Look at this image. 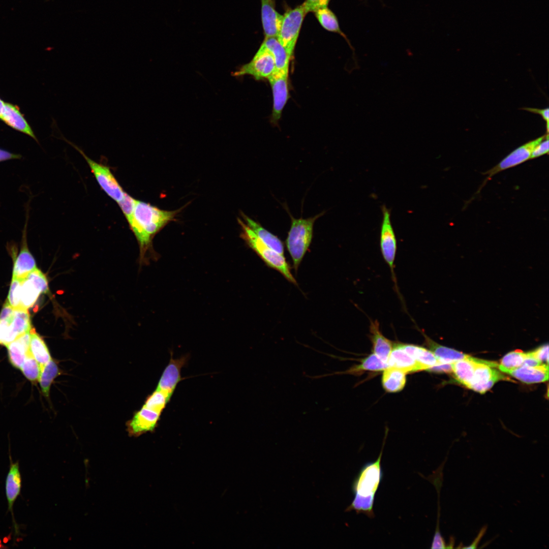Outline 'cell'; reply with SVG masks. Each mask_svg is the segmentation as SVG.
Returning <instances> with one entry per match:
<instances>
[{
	"instance_id": "cell-43",
	"label": "cell",
	"mask_w": 549,
	"mask_h": 549,
	"mask_svg": "<svg viewBox=\"0 0 549 549\" xmlns=\"http://www.w3.org/2000/svg\"><path fill=\"white\" fill-rule=\"evenodd\" d=\"M522 109H524L525 110H526V111H529V112H532V113H535V114H539L542 117V118L546 121V131H547V133H548V130H549V129H548V126H549V125H548V122H549L548 121V119H549V116H548V110H549V109H548V108L541 109L534 108L526 107V108H523Z\"/></svg>"
},
{
	"instance_id": "cell-16",
	"label": "cell",
	"mask_w": 549,
	"mask_h": 549,
	"mask_svg": "<svg viewBox=\"0 0 549 549\" xmlns=\"http://www.w3.org/2000/svg\"><path fill=\"white\" fill-rule=\"evenodd\" d=\"M261 19L265 38L277 37L283 15L275 9V0H261Z\"/></svg>"
},
{
	"instance_id": "cell-17",
	"label": "cell",
	"mask_w": 549,
	"mask_h": 549,
	"mask_svg": "<svg viewBox=\"0 0 549 549\" xmlns=\"http://www.w3.org/2000/svg\"><path fill=\"white\" fill-rule=\"evenodd\" d=\"M0 119L9 126L29 136L38 141L32 129L17 106L5 102L0 115Z\"/></svg>"
},
{
	"instance_id": "cell-1",
	"label": "cell",
	"mask_w": 549,
	"mask_h": 549,
	"mask_svg": "<svg viewBox=\"0 0 549 549\" xmlns=\"http://www.w3.org/2000/svg\"><path fill=\"white\" fill-rule=\"evenodd\" d=\"M181 209L164 210L135 199L132 213L126 220L138 241L141 264L158 258L152 248V239L168 223L175 220Z\"/></svg>"
},
{
	"instance_id": "cell-39",
	"label": "cell",
	"mask_w": 549,
	"mask_h": 549,
	"mask_svg": "<svg viewBox=\"0 0 549 549\" xmlns=\"http://www.w3.org/2000/svg\"><path fill=\"white\" fill-rule=\"evenodd\" d=\"M12 321L0 320V345L6 346L14 341L10 329Z\"/></svg>"
},
{
	"instance_id": "cell-13",
	"label": "cell",
	"mask_w": 549,
	"mask_h": 549,
	"mask_svg": "<svg viewBox=\"0 0 549 549\" xmlns=\"http://www.w3.org/2000/svg\"><path fill=\"white\" fill-rule=\"evenodd\" d=\"M188 359L187 355L174 359L171 354L169 362L162 373L156 389L172 396L177 384L182 380L181 370L186 364Z\"/></svg>"
},
{
	"instance_id": "cell-30",
	"label": "cell",
	"mask_w": 549,
	"mask_h": 549,
	"mask_svg": "<svg viewBox=\"0 0 549 549\" xmlns=\"http://www.w3.org/2000/svg\"><path fill=\"white\" fill-rule=\"evenodd\" d=\"M10 326L15 340L30 330L32 328L28 309L22 307L14 309V316Z\"/></svg>"
},
{
	"instance_id": "cell-47",
	"label": "cell",
	"mask_w": 549,
	"mask_h": 549,
	"mask_svg": "<svg viewBox=\"0 0 549 549\" xmlns=\"http://www.w3.org/2000/svg\"><path fill=\"white\" fill-rule=\"evenodd\" d=\"M486 528H487L486 526H484L483 528H482L480 530V531H479L477 536L475 538V539H474L473 543L471 544H470V545L469 546L465 547L464 548H476L477 546V545H478V543H479V542L480 541V540L481 539L482 537L483 536V535L485 534V533L486 532Z\"/></svg>"
},
{
	"instance_id": "cell-8",
	"label": "cell",
	"mask_w": 549,
	"mask_h": 549,
	"mask_svg": "<svg viewBox=\"0 0 549 549\" xmlns=\"http://www.w3.org/2000/svg\"><path fill=\"white\" fill-rule=\"evenodd\" d=\"M381 209L383 218L380 236V249L385 261L390 268L392 278L397 289L394 271V263L397 249L396 239L390 220V210L384 205L382 206Z\"/></svg>"
},
{
	"instance_id": "cell-3",
	"label": "cell",
	"mask_w": 549,
	"mask_h": 549,
	"mask_svg": "<svg viewBox=\"0 0 549 549\" xmlns=\"http://www.w3.org/2000/svg\"><path fill=\"white\" fill-rule=\"evenodd\" d=\"M324 214V212H322L306 219L302 217L295 219L290 215L291 224L286 245L296 272L312 242L314 223Z\"/></svg>"
},
{
	"instance_id": "cell-28",
	"label": "cell",
	"mask_w": 549,
	"mask_h": 549,
	"mask_svg": "<svg viewBox=\"0 0 549 549\" xmlns=\"http://www.w3.org/2000/svg\"><path fill=\"white\" fill-rule=\"evenodd\" d=\"M29 350L32 356L39 364L41 369L52 358L45 342L34 329L32 328L30 330Z\"/></svg>"
},
{
	"instance_id": "cell-5",
	"label": "cell",
	"mask_w": 549,
	"mask_h": 549,
	"mask_svg": "<svg viewBox=\"0 0 549 549\" xmlns=\"http://www.w3.org/2000/svg\"><path fill=\"white\" fill-rule=\"evenodd\" d=\"M307 13L302 5L288 10L283 15L277 39L292 57L302 21Z\"/></svg>"
},
{
	"instance_id": "cell-12",
	"label": "cell",
	"mask_w": 549,
	"mask_h": 549,
	"mask_svg": "<svg viewBox=\"0 0 549 549\" xmlns=\"http://www.w3.org/2000/svg\"><path fill=\"white\" fill-rule=\"evenodd\" d=\"M289 73L274 72L267 79L273 96L272 121L276 123L281 117L282 111L289 99Z\"/></svg>"
},
{
	"instance_id": "cell-15",
	"label": "cell",
	"mask_w": 549,
	"mask_h": 549,
	"mask_svg": "<svg viewBox=\"0 0 549 549\" xmlns=\"http://www.w3.org/2000/svg\"><path fill=\"white\" fill-rule=\"evenodd\" d=\"M28 219L22 231L20 251L15 259L13 270L12 277L23 279L30 272L37 268L35 260L27 247L26 240Z\"/></svg>"
},
{
	"instance_id": "cell-44",
	"label": "cell",
	"mask_w": 549,
	"mask_h": 549,
	"mask_svg": "<svg viewBox=\"0 0 549 549\" xmlns=\"http://www.w3.org/2000/svg\"><path fill=\"white\" fill-rule=\"evenodd\" d=\"M432 548H446L445 541L440 532H435L432 543Z\"/></svg>"
},
{
	"instance_id": "cell-34",
	"label": "cell",
	"mask_w": 549,
	"mask_h": 549,
	"mask_svg": "<svg viewBox=\"0 0 549 549\" xmlns=\"http://www.w3.org/2000/svg\"><path fill=\"white\" fill-rule=\"evenodd\" d=\"M527 357V353L521 350H515L506 354L501 360L498 364L499 369L505 372L507 370H513L523 366V363Z\"/></svg>"
},
{
	"instance_id": "cell-19",
	"label": "cell",
	"mask_w": 549,
	"mask_h": 549,
	"mask_svg": "<svg viewBox=\"0 0 549 549\" xmlns=\"http://www.w3.org/2000/svg\"><path fill=\"white\" fill-rule=\"evenodd\" d=\"M30 330L22 334L6 346L8 350L9 360L15 368L20 369L29 352Z\"/></svg>"
},
{
	"instance_id": "cell-33",
	"label": "cell",
	"mask_w": 549,
	"mask_h": 549,
	"mask_svg": "<svg viewBox=\"0 0 549 549\" xmlns=\"http://www.w3.org/2000/svg\"><path fill=\"white\" fill-rule=\"evenodd\" d=\"M42 293L26 278L22 279L20 288V307L26 309L36 303Z\"/></svg>"
},
{
	"instance_id": "cell-2",
	"label": "cell",
	"mask_w": 549,
	"mask_h": 549,
	"mask_svg": "<svg viewBox=\"0 0 549 549\" xmlns=\"http://www.w3.org/2000/svg\"><path fill=\"white\" fill-rule=\"evenodd\" d=\"M382 453L381 450L376 461L365 463L355 477L352 485L354 499L346 508V512L354 510L357 514L374 517L375 495L383 478L381 464Z\"/></svg>"
},
{
	"instance_id": "cell-6",
	"label": "cell",
	"mask_w": 549,
	"mask_h": 549,
	"mask_svg": "<svg viewBox=\"0 0 549 549\" xmlns=\"http://www.w3.org/2000/svg\"><path fill=\"white\" fill-rule=\"evenodd\" d=\"M78 150L86 160L98 183L107 195L119 202L126 193L119 185L109 167L98 163L88 157L76 145L63 137L62 138Z\"/></svg>"
},
{
	"instance_id": "cell-11",
	"label": "cell",
	"mask_w": 549,
	"mask_h": 549,
	"mask_svg": "<svg viewBox=\"0 0 549 549\" xmlns=\"http://www.w3.org/2000/svg\"><path fill=\"white\" fill-rule=\"evenodd\" d=\"M498 366L497 363L493 361L477 362L473 378L468 388L483 393L496 382L505 379L504 376L493 368Z\"/></svg>"
},
{
	"instance_id": "cell-18",
	"label": "cell",
	"mask_w": 549,
	"mask_h": 549,
	"mask_svg": "<svg viewBox=\"0 0 549 549\" xmlns=\"http://www.w3.org/2000/svg\"><path fill=\"white\" fill-rule=\"evenodd\" d=\"M504 373L508 374L523 382L530 384L547 381L548 378V366L542 363L536 366H522L507 370Z\"/></svg>"
},
{
	"instance_id": "cell-31",
	"label": "cell",
	"mask_w": 549,
	"mask_h": 549,
	"mask_svg": "<svg viewBox=\"0 0 549 549\" xmlns=\"http://www.w3.org/2000/svg\"><path fill=\"white\" fill-rule=\"evenodd\" d=\"M389 367L387 362H384L375 353L365 357L358 364L351 367L350 369L342 372L351 374H358L363 371H381Z\"/></svg>"
},
{
	"instance_id": "cell-36",
	"label": "cell",
	"mask_w": 549,
	"mask_h": 549,
	"mask_svg": "<svg viewBox=\"0 0 549 549\" xmlns=\"http://www.w3.org/2000/svg\"><path fill=\"white\" fill-rule=\"evenodd\" d=\"M20 369L23 375L30 381L33 383L38 381L41 367L30 352L27 354Z\"/></svg>"
},
{
	"instance_id": "cell-27",
	"label": "cell",
	"mask_w": 549,
	"mask_h": 549,
	"mask_svg": "<svg viewBox=\"0 0 549 549\" xmlns=\"http://www.w3.org/2000/svg\"><path fill=\"white\" fill-rule=\"evenodd\" d=\"M406 373L398 369L388 367L383 370L382 383L384 389L389 392L401 391L406 383Z\"/></svg>"
},
{
	"instance_id": "cell-40",
	"label": "cell",
	"mask_w": 549,
	"mask_h": 549,
	"mask_svg": "<svg viewBox=\"0 0 549 549\" xmlns=\"http://www.w3.org/2000/svg\"><path fill=\"white\" fill-rule=\"evenodd\" d=\"M528 353L530 356L539 362L542 363L546 361L548 363V346L547 344L541 346L533 351L528 352Z\"/></svg>"
},
{
	"instance_id": "cell-32",
	"label": "cell",
	"mask_w": 549,
	"mask_h": 549,
	"mask_svg": "<svg viewBox=\"0 0 549 549\" xmlns=\"http://www.w3.org/2000/svg\"><path fill=\"white\" fill-rule=\"evenodd\" d=\"M314 12L316 17L324 28L338 33L347 40L346 35L340 29L336 16L327 7L320 8Z\"/></svg>"
},
{
	"instance_id": "cell-46",
	"label": "cell",
	"mask_w": 549,
	"mask_h": 549,
	"mask_svg": "<svg viewBox=\"0 0 549 549\" xmlns=\"http://www.w3.org/2000/svg\"><path fill=\"white\" fill-rule=\"evenodd\" d=\"M21 156L0 148V162L13 159H19Z\"/></svg>"
},
{
	"instance_id": "cell-37",
	"label": "cell",
	"mask_w": 549,
	"mask_h": 549,
	"mask_svg": "<svg viewBox=\"0 0 549 549\" xmlns=\"http://www.w3.org/2000/svg\"><path fill=\"white\" fill-rule=\"evenodd\" d=\"M22 279L12 277L7 301L14 309L20 307V288Z\"/></svg>"
},
{
	"instance_id": "cell-45",
	"label": "cell",
	"mask_w": 549,
	"mask_h": 549,
	"mask_svg": "<svg viewBox=\"0 0 549 549\" xmlns=\"http://www.w3.org/2000/svg\"><path fill=\"white\" fill-rule=\"evenodd\" d=\"M427 370L429 371L435 372H452V369L450 363H445L438 364L429 368Z\"/></svg>"
},
{
	"instance_id": "cell-4",
	"label": "cell",
	"mask_w": 549,
	"mask_h": 549,
	"mask_svg": "<svg viewBox=\"0 0 549 549\" xmlns=\"http://www.w3.org/2000/svg\"><path fill=\"white\" fill-rule=\"evenodd\" d=\"M238 222L242 232L240 237L269 267L279 271L289 282L296 285L297 283L291 273L290 268L284 255H282L264 244L254 232L240 219Z\"/></svg>"
},
{
	"instance_id": "cell-20",
	"label": "cell",
	"mask_w": 549,
	"mask_h": 549,
	"mask_svg": "<svg viewBox=\"0 0 549 549\" xmlns=\"http://www.w3.org/2000/svg\"><path fill=\"white\" fill-rule=\"evenodd\" d=\"M379 327L378 321L371 320L370 338L372 343L374 353L384 362H387L393 345L390 340L383 335Z\"/></svg>"
},
{
	"instance_id": "cell-7",
	"label": "cell",
	"mask_w": 549,
	"mask_h": 549,
	"mask_svg": "<svg viewBox=\"0 0 549 549\" xmlns=\"http://www.w3.org/2000/svg\"><path fill=\"white\" fill-rule=\"evenodd\" d=\"M275 71L273 56L271 52L262 44L253 59L233 72L232 75L238 77L249 75L259 80L267 79Z\"/></svg>"
},
{
	"instance_id": "cell-29",
	"label": "cell",
	"mask_w": 549,
	"mask_h": 549,
	"mask_svg": "<svg viewBox=\"0 0 549 549\" xmlns=\"http://www.w3.org/2000/svg\"><path fill=\"white\" fill-rule=\"evenodd\" d=\"M60 374L58 364L52 358L41 368L38 382L42 392L46 397L49 396L51 385L55 378Z\"/></svg>"
},
{
	"instance_id": "cell-42",
	"label": "cell",
	"mask_w": 549,
	"mask_h": 549,
	"mask_svg": "<svg viewBox=\"0 0 549 549\" xmlns=\"http://www.w3.org/2000/svg\"><path fill=\"white\" fill-rule=\"evenodd\" d=\"M330 0H306L302 4L308 13L326 7Z\"/></svg>"
},
{
	"instance_id": "cell-35",
	"label": "cell",
	"mask_w": 549,
	"mask_h": 549,
	"mask_svg": "<svg viewBox=\"0 0 549 549\" xmlns=\"http://www.w3.org/2000/svg\"><path fill=\"white\" fill-rule=\"evenodd\" d=\"M171 398L169 395L156 389L146 398L143 406L162 414Z\"/></svg>"
},
{
	"instance_id": "cell-9",
	"label": "cell",
	"mask_w": 549,
	"mask_h": 549,
	"mask_svg": "<svg viewBox=\"0 0 549 549\" xmlns=\"http://www.w3.org/2000/svg\"><path fill=\"white\" fill-rule=\"evenodd\" d=\"M545 135H544L519 146L511 152L498 164L484 172L483 174L486 175L487 177L476 194L480 192V191L486 182L496 174L503 170L518 165L530 159L533 149L537 144L545 138Z\"/></svg>"
},
{
	"instance_id": "cell-26",
	"label": "cell",
	"mask_w": 549,
	"mask_h": 549,
	"mask_svg": "<svg viewBox=\"0 0 549 549\" xmlns=\"http://www.w3.org/2000/svg\"><path fill=\"white\" fill-rule=\"evenodd\" d=\"M489 361L477 358L476 360H460L450 363L452 372L455 378L460 383L468 388L471 384L477 362H487Z\"/></svg>"
},
{
	"instance_id": "cell-21",
	"label": "cell",
	"mask_w": 549,
	"mask_h": 549,
	"mask_svg": "<svg viewBox=\"0 0 549 549\" xmlns=\"http://www.w3.org/2000/svg\"><path fill=\"white\" fill-rule=\"evenodd\" d=\"M421 333L424 337L425 343L430 350L443 363H450L460 360H473L477 359L454 349L441 345L426 336L424 332H421Z\"/></svg>"
},
{
	"instance_id": "cell-25",
	"label": "cell",
	"mask_w": 549,
	"mask_h": 549,
	"mask_svg": "<svg viewBox=\"0 0 549 549\" xmlns=\"http://www.w3.org/2000/svg\"><path fill=\"white\" fill-rule=\"evenodd\" d=\"M401 346L415 360L420 371L427 370L433 366L443 363L431 351L424 347L410 344H401Z\"/></svg>"
},
{
	"instance_id": "cell-10",
	"label": "cell",
	"mask_w": 549,
	"mask_h": 549,
	"mask_svg": "<svg viewBox=\"0 0 549 549\" xmlns=\"http://www.w3.org/2000/svg\"><path fill=\"white\" fill-rule=\"evenodd\" d=\"M10 465L5 481V492L8 502V510L12 517V527L15 536L20 535L19 525L16 522L13 512V506L17 498L21 494L22 477L19 468V461L13 462L9 454Z\"/></svg>"
},
{
	"instance_id": "cell-22",
	"label": "cell",
	"mask_w": 549,
	"mask_h": 549,
	"mask_svg": "<svg viewBox=\"0 0 549 549\" xmlns=\"http://www.w3.org/2000/svg\"><path fill=\"white\" fill-rule=\"evenodd\" d=\"M241 216L245 221V224L264 244L278 253L284 255V245L278 236L270 233L259 223L243 213L241 212Z\"/></svg>"
},
{
	"instance_id": "cell-48",
	"label": "cell",
	"mask_w": 549,
	"mask_h": 549,
	"mask_svg": "<svg viewBox=\"0 0 549 549\" xmlns=\"http://www.w3.org/2000/svg\"><path fill=\"white\" fill-rule=\"evenodd\" d=\"M5 103V102H4L2 100L0 99V115L3 109Z\"/></svg>"
},
{
	"instance_id": "cell-23",
	"label": "cell",
	"mask_w": 549,
	"mask_h": 549,
	"mask_svg": "<svg viewBox=\"0 0 549 549\" xmlns=\"http://www.w3.org/2000/svg\"><path fill=\"white\" fill-rule=\"evenodd\" d=\"M387 363L389 367L401 370L406 373L420 371L415 360L404 350L400 344L393 346Z\"/></svg>"
},
{
	"instance_id": "cell-14",
	"label": "cell",
	"mask_w": 549,
	"mask_h": 549,
	"mask_svg": "<svg viewBox=\"0 0 549 549\" xmlns=\"http://www.w3.org/2000/svg\"><path fill=\"white\" fill-rule=\"evenodd\" d=\"M161 414L144 406L127 423V431L131 436H139L154 432L158 425Z\"/></svg>"
},
{
	"instance_id": "cell-24",
	"label": "cell",
	"mask_w": 549,
	"mask_h": 549,
	"mask_svg": "<svg viewBox=\"0 0 549 549\" xmlns=\"http://www.w3.org/2000/svg\"><path fill=\"white\" fill-rule=\"evenodd\" d=\"M272 53L275 63L274 72L289 73L291 57L276 37L265 38L262 43Z\"/></svg>"
},
{
	"instance_id": "cell-41",
	"label": "cell",
	"mask_w": 549,
	"mask_h": 549,
	"mask_svg": "<svg viewBox=\"0 0 549 549\" xmlns=\"http://www.w3.org/2000/svg\"><path fill=\"white\" fill-rule=\"evenodd\" d=\"M548 154V134H546L545 138L537 144L533 149L530 159H535L543 155Z\"/></svg>"
},
{
	"instance_id": "cell-38",
	"label": "cell",
	"mask_w": 549,
	"mask_h": 549,
	"mask_svg": "<svg viewBox=\"0 0 549 549\" xmlns=\"http://www.w3.org/2000/svg\"><path fill=\"white\" fill-rule=\"evenodd\" d=\"M25 278L33 283L41 291L42 294L48 292V280L45 275L39 269L36 268Z\"/></svg>"
}]
</instances>
